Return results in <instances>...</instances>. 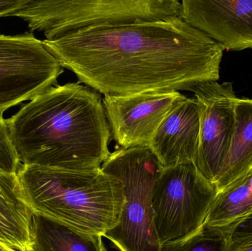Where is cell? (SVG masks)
<instances>
[{"label": "cell", "instance_id": "obj_1", "mask_svg": "<svg viewBox=\"0 0 252 251\" xmlns=\"http://www.w3.org/2000/svg\"><path fill=\"white\" fill-rule=\"evenodd\" d=\"M80 84L106 96L190 91L219 81L223 50L181 17L90 28L43 40Z\"/></svg>", "mask_w": 252, "mask_h": 251}, {"label": "cell", "instance_id": "obj_2", "mask_svg": "<svg viewBox=\"0 0 252 251\" xmlns=\"http://www.w3.org/2000/svg\"><path fill=\"white\" fill-rule=\"evenodd\" d=\"M7 122L22 165L94 170L110 155L101 96L79 82L50 87Z\"/></svg>", "mask_w": 252, "mask_h": 251}, {"label": "cell", "instance_id": "obj_3", "mask_svg": "<svg viewBox=\"0 0 252 251\" xmlns=\"http://www.w3.org/2000/svg\"><path fill=\"white\" fill-rule=\"evenodd\" d=\"M17 174L34 214L103 237L119 223L123 184L101 168L71 170L21 165Z\"/></svg>", "mask_w": 252, "mask_h": 251}, {"label": "cell", "instance_id": "obj_4", "mask_svg": "<svg viewBox=\"0 0 252 251\" xmlns=\"http://www.w3.org/2000/svg\"><path fill=\"white\" fill-rule=\"evenodd\" d=\"M181 12L178 0H29L12 16L53 40L90 28L181 17Z\"/></svg>", "mask_w": 252, "mask_h": 251}, {"label": "cell", "instance_id": "obj_5", "mask_svg": "<svg viewBox=\"0 0 252 251\" xmlns=\"http://www.w3.org/2000/svg\"><path fill=\"white\" fill-rule=\"evenodd\" d=\"M163 167L148 146L110 153L101 169L122 182L124 201L119 223L103 237L121 251H161L154 222L153 195Z\"/></svg>", "mask_w": 252, "mask_h": 251}, {"label": "cell", "instance_id": "obj_6", "mask_svg": "<svg viewBox=\"0 0 252 251\" xmlns=\"http://www.w3.org/2000/svg\"><path fill=\"white\" fill-rule=\"evenodd\" d=\"M217 194L216 184L193 162L163 167L153 195L154 225L161 246L201 228Z\"/></svg>", "mask_w": 252, "mask_h": 251}, {"label": "cell", "instance_id": "obj_7", "mask_svg": "<svg viewBox=\"0 0 252 251\" xmlns=\"http://www.w3.org/2000/svg\"><path fill=\"white\" fill-rule=\"evenodd\" d=\"M63 72L60 62L32 32L0 33V112L48 89Z\"/></svg>", "mask_w": 252, "mask_h": 251}, {"label": "cell", "instance_id": "obj_8", "mask_svg": "<svg viewBox=\"0 0 252 251\" xmlns=\"http://www.w3.org/2000/svg\"><path fill=\"white\" fill-rule=\"evenodd\" d=\"M192 91L200 113L199 144L195 165L215 184L232 142L238 97L230 82L204 83Z\"/></svg>", "mask_w": 252, "mask_h": 251}, {"label": "cell", "instance_id": "obj_9", "mask_svg": "<svg viewBox=\"0 0 252 251\" xmlns=\"http://www.w3.org/2000/svg\"><path fill=\"white\" fill-rule=\"evenodd\" d=\"M183 94L157 91L106 96L103 106L112 139L123 148L148 146L157 128Z\"/></svg>", "mask_w": 252, "mask_h": 251}, {"label": "cell", "instance_id": "obj_10", "mask_svg": "<svg viewBox=\"0 0 252 251\" xmlns=\"http://www.w3.org/2000/svg\"><path fill=\"white\" fill-rule=\"evenodd\" d=\"M181 18L223 51L252 49V0H183Z\"/></svg>", "mask_w": 252, "mask_h": 251}, {"label": "cell", "instance_id": "obj_11", "mask_svg": "<svg viewBox=\"0 0 252 251\" xmlns=\"http://www.w3.org/2000/svg\"><path fill=\"white\" fill-rule=\"evenodd\" d=\"M200 113L195 97L182 95L166 115L148 147L163 167L193 162L198 153Z\"/></svg>", "mask_w": 252, "mask_h": 251}, {"label": "cell", "instance_id": "obj_12", "mask_svg": "<svg viewBox=\"0 0 252 251\" xmlns=\"http://www.w3.org/2000/svg\"><path fill=\"white\" fill-rule=\"evenodd\" d=\"M33 214L18 174L0 171V244L13 251H32Z\"/></svg>", "mask_w": 252, "mask_h": 251}, {"label": "cell", "instance_id": "obj_13", "mask_svg": "<svg viewBox=\"0 0 252 251\" xmlns=\"http://www.w3.org/2000/svg\"><path fill=\"white\" fill-rule=\"evenodd\" d=\"M252 174V99L238 98L232 142L215 184L218 193Z\"/></svg>", "mask_w": 252, "mask_h": 251}, {"label": "cell", "instance_id": "obj_14", "mask_svg": "<svg viewBox=\"0 0 252 251\" xmlns=\"http://www.w3.org/2000/svg\"><path fill=\"white\" fill-rule=\"evenodd\" d=\"M103 236L33 214L32 251H107Z\"/></svg>", "mask_w": 252, "mask_h": 251}, {"label": "cell", "instance_id": "obj_15", "mask_svg": "<svg viewBox=\"0 0 252 251\" xmlns=\"http://www.w3.org/2000/svg\"><path fill=\"white\" fill-rule=\"evenodd\" d=\"M252 213V174L224 191L218 193L204 226L230 238Z\"/></svg>", "mask_w": 252, "mask_h": 251}, {"label": "cell", "instance_id": "obj_16", "mask_svg": "<svg viewBox=\"0 0 252 251\" xmlns=\"http://www.w3.org/2000/svg\"><path fill=\"white\" fill-rule=\"evenodd\" d=\"M230 238L203 225L183 238L166 243L161 251H229Z\"/></svg>", "mask_w": 252, "mask_h": 251}, {"label": "cell", "instance_id": "obj_17", "mask_svg": "<svg viewBox=\"0 0 252 251\" xmlns=\"http://www.w3.org/2000/svg\"><path fill=\"white\" fill-rule=\"evenodd\" d=\"M21 165L7 119L3 116V112H0V171L17 174Z\"/></svg>", "mask_w": 252, "mask_h": 251}, {"label": "cell", "instance_id": "obj_18", "mask_svg": "<svg viewBox=\"0 0 252 251\" xmlns=\"http://www.w3.org/2000/svg\"><path fill=\"white\" fill-rule=\"evenodd\" d=\"M229 251H252V233H233L230 237Z\"/></svg>", "mask_w": 252, "mask_h": 251}, {"label": "cell", "instance_id": "obj_19", "mask_svg": "<svg viewBox=\"0 0 252 251\" xmlns=\"http://www.w3.org/2000/svg\"><path fill=\"white\" fill-rule=\"evenodd\" d=\"M29 0H0V18L12 15L24 7Z\"/></svg>", "mask_w": 252, "mask_h": 251}, {"label": "cell", "instance_id": "obj_20", "mask_svg": "<svg viewBox=\"0 0 252 251\" xmlns=\"http://www.w3.org/2000/svg\"><path fill=\"white\" fill-rule=\"evenodd\" d=\"M235 232L242 234L252 233V213L238 227Z\"/></svg>", "mask_w": 252, "mask_h": 251}, {"label": "cell", "instance_id": "obj_21", "mask_svg": "<svg viewBox=\"0 0 252 251\" xmlns=\"http://www.w3.org/2000/svg\"><path fill=\"white\" fill-rule=\"evenodd\" d=\"M0 251H13L9 249L8 248L5 247V246H2L0 244Z\"/></svg>", "mask_w": 252, "mask_h": 251}]
</instances>
